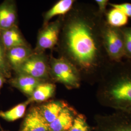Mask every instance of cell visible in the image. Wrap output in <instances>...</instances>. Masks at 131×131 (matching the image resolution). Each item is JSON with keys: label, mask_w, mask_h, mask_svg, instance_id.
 Returning a JSON list of instances; mask_svg holds the SVG:
<instances>
[{"label": "cell", "mask_w": 131, "mask_h": 131, "mask_svg": "<svg viewBox=\"0 0 131 131\" xmlns=\"http://www.w3.org/2000/svg\"><path fill=\"white\" fill-rule=\"evenodd\" d=\"M105 17L97 10L77 11L66 26L65 44L70 60L80 72L99 81L110 61L103 46L102 28Z\"/></svg>", "instance_id": "6da1fadb"}, {"label": "cell", "mask_w": 131, "mask_h": 131, "mask_svg": "<svg viewBox=\"0 0 131 131\" xmlns=\"http://www.w3.org/2000/svg\"><path fill=\"white\" fill-rule=\"evenodd\" d=\"M97 97L104 107L131 112V61L110 62L99 80Z\"/></svg>", "instance_id": "7a4b0ae2"}, {"label": "cell", "mask_w": 131, "mask_h": 131, "mask_svg": "<svg viewBox=\"0 0 131 131\" xmlns=\"http://www.w3.org/2000/svg\"><path fill=\"white\" fill-rule=\"evenodd\" d=\"M50 74L57 81L69 89L79 88L81 80L79 70L65 57L52 58L49 67Z\"/></svg>", "instance_id": "3957f363"}, {"label": "cell", "mask_w": 131, "mask_h": 131, "mask_svg": "<svg viewBox=\"0 0 131 131\" xmlns=\"http://www.w3.org/2000/svg\"><path fill=\"white\" fill-rule=\"evenodd\" d=\"M103 46L111 62H119L125 57L124 36L122 29L109 25L106 20L102 28Z\"/></svg>", "instance_id": "277c9868"}, {"label": "cell", "mask_w": 131, "mask_h": 131, "mask_svg": "<svg viewBox=\"0 0 131 131\" xmlns=\"http://www.w3.org/2000/svg\"><path fill=\"white\" fill-rule=\"evenodd\" d=\"M93 131H131V112L96 115Z\"/></svg>", "instance_id": "5b68a950"}, {"label": "cell", "mask_w": 131, "mask_h": 131, "mask_svg": "<svg viewBox=\"0 0 131 131\" xmlns=\"http://www.w3.org/2000/svg\"><path fill=\"white\" fill-rule=\"evenodd\" d=\"M17 74L31 76L44 81L50 75L49 67L47 59L42 52H33L28 59L16 70Z\"/></svg>", "instance_id": "8992f818"}, {"label": "cell", "mask_w": 131, "mask_h": 131, "mask_svg": "<svg viewBox=\"0 0 131 131\" xmlns=\"http://www.w3.org/2000/svg\"><path fill=\"white\" fill-rule=\"evenodd\" d=\"M60 29V22H55L46 25L38 36L37 52H41L54 47L58 39Z\"/></svg>", "instance_id": "52a82bcc"}, {"label": "cell", "mask_w": 131, "mask_h": 131, "mask_svg": "<svg viewBox=\"0 0 131 131\" xmlns=\"http://www.w3.org/2000/svg\"><path fill=\"white\" fill-rule=\"evenodd\" d=\"M19 131H49V124L43 117L39 107L30 110Z\"/></svg>", "instance_id": "ba28073f"}, {"label": "cell", "mask_w": 131, "mask_h": 131, "mask_svg": "<svg viewBox=\"0 0 131 131\" xmlns=\"http://www.w3.org/2000/svg\"><path fill=\"white\" fill-rule=\"evenodd\" d=\"M78 113L68 104L56 119L49 124V131H69Z\"/></svg>", "instance_id": "9c48e42d"}, {"label": "cell", "mask_w": 131, "mask_h": 131, "mask_svg": "<svg viewBox=\"0 0 131 131\" xmlns=\"http://www.w3.org/2000/svg\"><path fill=\"white\" fill-rule=\"evenodd\" d=\"M33 53L28 45L17 46L6 50V59L11 69L16 71Z\"/></svg>", "instance_id": "30bf717a"}, {"label": "cell", "mask_w": 131, "mask_h": 131, "mask_svg": "<svg viewBox=\"0 0 131 131\" xmlns=\"http://www.w3.org/2000/svg\"><path fill=\"white\" fill-rule=\"evenodd\" d=\"M17 9L13 1H5L0 5V30L16 25Z\"/></svg>", "instance_id": "8fae6325"}, {"label": "cell", "mask_w": 131, "mask_h": 131, "mask_svg": "<svg viewBox=\"0 0 131 131\" xmlns=\"http://www.w3.org/2000/svg\"><path fill=\"white\" fill-rule=\"evenodd\" d=\"M43 82L44 81L24 74H17L15 77L9 80L12 86L19 90L29 98L38 85Z\"/></svg>", "instance_id": "7c38bea8"}, {"label": "cell", "mask_w": 131, "mask_h": 131, "mask_svg": "<svg viewBox=\"0 0 131 131\" xmlns=\"http://www.w3.org/2000/svg\"><path fill=\"white\" fill-rule=\"evenodd\" d=\"M0 39L6 51L14 47L27 45L17 25L0 30Z\"/></svg>", "instance_id": "4fadbf2b"}, {"label": "cell", "mask_w": 131, "mask_h": 131, "mask_svg": "<svg viewBox=\"0 0 131 131\" xmlns=\"http://www.w3.org/2000/svg\"><path fill=\"white\" fill-rule=\"evenodd\" d=\"M68 104L61 101H51L39 107L43 117L48 124L54 121Z\"/></svg>", "instance_id": "5bb4252c"}, {"label": "cell", "mask_w": 131, "mask_h": 131, "mask_svg": "<svg viewBox=\"0 0 131 131\" xmlns=\"http://www.w3.org/2000/svg\"><path fill=\"white\" fill-rule=\"evenodd\" d=\"M55 90L56 85L53 84L43 82L38 85L28 101L30 103L43 102L53 96Z\"/></svg>", "instance_id": "9a60e30c"}, {"label": "cell", "mask_w": 131, "mask_h": 131, "mask_svg": "<svg viewBox=\"0 0 131 131\" xmlns=\"http://www.w3.org/2000/svg\"><path fill=\"white\" fill-rule=\"evenodd\" d=\"M74 3V1L73 0H61L58 2L45 14L44 20V24H47L53 17L64 15L68 12L72 7Z\"/></svg>", "instance_id": "2e32d148"}, {"label": "cell", "mask_w": 131, "mask_h": 131, "mask_svg": "<svg viewBox=\"0 0 131 131\" xmlns=\"http://www.w3.org/2000/svg\"><path fill=\"white\" fill-rule=\"evenodd\" d=\"M107 24L113 27L122 28L128 23V17L121 10L113 8L107 11L105 15Z\"/></svg>", "instance_id": "e0dca14e"}, {"label": "cell", "mask_w": 131, "mask_h": 131, "mask_svg": "<svg viewBox=\"0 0 131 131\" xmlns=\"http://www.w3.org/2000/svg\"><path fill=\"white\" fill-rule=\"evenodd\" d=\"M30 103L28 100L5 111H0V117L7 122H14L23 117Z\"/></svg>", "instance_id": "ac0fdd59"}, {"label": "cell", "mask_w": 131, "mask_h": 131, "mask_svg": "<svg viewBox=\"0 0 131 131\" xmlns=\"http://www.w3.org/2000/svg\"><path fill=\"white\" fill-rule=\"evenodd\" d=\"M69 131H93V128L89 125L84 115L78 114Z\"/></svg>", "instance_id": "d6986e66"}, {"label": "cell", "mask_w": 131, "mask_h": 131, "mask_svg": "<svg viewBox=\"0 0 131 131\" xmlns=\"http://www.w3.org/2000/svg\"><path fill=\"white\" fill-rule=\"evenodd\" d=\"M11 68L7 61L6 50L0 39V71L6 77L9 78L11 76Z\"/></svg>", "instance_id": "ffe728a7"}, {"label": "cell", "mask_w": 131, "mask_h": 131, "mask_svg": "<svg viewBox=\"0 0 131 131\" xmlns=\"http://www.w3.org/2000/svg\"><path fill=\"white\" fill-rule=\"evenodd\" d=\"M121 29L124 36L125 57L131 60V27Z\"/></svg>", "instance_id": "44dd1931"}, {"label": "cell", "mask_w": 131, "mask_h": 131, "mask_svg": "<svg viewBox=\"0 0 131 131\" xmlns=\"http://www.w3.org/2000/svg\"><path fill=\"white\" fill-rule=\"evenodd\" d=\"M109 5L113 8L121 10L128 17H131V4L127 3L118 4L109 3Z\"/></svg>", "instance_id": "7402d4cb"}, {"label": "cell", "mask_w": 131, "mask_h": 131, "mask_svg": "<svg viewBox=\"0 0 131 131\" xmlns=\"http://www.w3.org/2000/svg\"><path fill=\"white\" fill-rule=\"evenodd\" d=\"M96 3L98 5V12L100 15L105 16L107 13L106 7L109 2L107 0H96Z\"/></svg>", "instance_id": "603a6c76"}, {"label": "cell", "mask_w": 131, "mask_h": 131, "mask_svg": "<svg viewBox=\"0 0 131 131\" xmlns=\"http://www.w3.org/2000/svg\"><path fill=\"white\" fill-rule=\"evenodd\" d=\"M6 78L5 75L1 71H0V90L6 81Z\"/></svg>", "instance_id": "cb8c5ba5"}, {"label": "cell", "mask_w": 131, "mask_h": 131, "mask_svg": "<svg viewBox=\"0 0 131 131\" xmlns=\"http://www.w3.org/2000/svg\"></svg>", "instance_id": "d4e9b609"}]
</instances>
